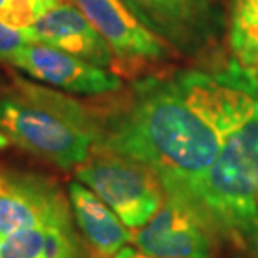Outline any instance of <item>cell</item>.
Wrapping results in <instances>:
<instances>
[{"instance_id": "6da1fadb", "label": "cell", "mask_w": 258, "mask_h": 258, "mask_svg": "<svg viewBox=\"0 0 258 258\" xmlns=\"http://www.w3.org/2000/svg\"><path fill=\"white\" fill-rule=\"evenodd\" d=\"M104 97L91 104L97 124L92 151L146 164L161 179L166 198L178 200L253 111L258 76L233 60L216 72L136 77Z\"/></svg>"}, {"instance_id": "7a4b0ae2", "label": "cell", "mask_w": 258, "mask_h": 258, "mask_svg": "<svg viewBox=\"0 0 258 258\" xmlns=\"http://www.w3.org/2000/svg\"><path fill=\"white\" fill-rule=\"evenodd\" d=\"M0 131L9 143L64 171L84 163L97 139L89 102L20 77L0 89Z\"/></svg>"}, {"instance_id": "3957f363", "label": "cell", "mask_w": 258, "mask_h": 258, "mask_svg": "<svg viewBox=\"0 0 258 258\" xmlns=\"http://www.w3.org/2000/svg\"><path fill=\"white\" fill-rule=\"evenodd\" d=\"M173 201L211 235H223L243 250L258 238V183L238 129L225 139L208 171Z\"/></svg>"}, {"instance_id": "277c9868", "label": "cell", "mask_w": 258, "mask_h": 258, "mask_svg": "<svg viewBox=\"0 0 258 258\" xmlns=\"http://www.w3.org/2000/svg\"><path fill=\"white\" fill-rule=\"evenodd\" d=\"M74 174L129 230H139L146 225L166 200L158 174L146 164L121 154L92 151L74 169Z\"/></svg>"}, {"instance_id": "5b68a950", "label": "cell", "mask_w": 258, "mask_h": 258, "mask_svg": "<svg viewBox=\"0 0 258 258\" xmlns=\"http://www.w3.org/2000/svg\"><path fill=\"white\" fill-rule=\"evenodd\" d=\"M173 52L203 54L218 40L223 19L215 0H124Z\"/></svg>"}, {"instance_id": "8992f818", "label": "cell", "mask_w": 258, "mask_h": 258, "mask_svg": "<svg viewBox=\"0 0 258 258\" xmlns=\"http://www.w3.org/2000/svg\"><path fill=\"white\" fill-rule=\"evenodd\" d=\"M71 201L44 174L0 166V236L72 220Z\"/></svg>"}, {"instance_id": "52a82bcc", "label": "cell", "mask_w": 258, "mask_h": 258, "mask_svg": "<svg viewBox=\"0 0 258 258\" xmlns=\"http://www.w3.org/2000/svg\"><path fill=\"white\" fill-rule=\"evenodd\" d=\"M94 25L116 55L114 72H131L169 57L173 49L153 34L124 0H71ZM121 76V74H119Z\"/></svg>"}, {"instance_id": "ba28073f", "label": "cell", "mask_w": 258, "mask_h": 258, "mask_svg": "<svg viewBox=\"0 0 258 258\" xmlns=\"http://www.w3.org/2000/svg\"><path fill=\"white\" fill-rule=\"evenodd\" d=\"M12 66L42 84L69 94L107 96L124 86L122 77L114 71L40 42L25 44Z\"/></svg>"}, {"instance_id": "9c48e42d", "label": "cell", "mask_w": 258, "mask_h": 258, "mask_svg": "<svg viewBox=\"0 0 258 258\" xmlns=\"http://www.w3.org/2000/svg\"><path fill=\"white\" fill-rule=\"evenodd\" d=\"M210 236L196 216L166 198L158 213L133 233V243L156 258H213Z\"/></svg>"}, {"instance_id": "30bf717a", "label": "cell", "mask_w": 258, "mask_h": 258, "mask_svg": "<svg viewBox=\"0 0 258 258\" xmlns=\"http://www.w3.org/2000/svg\"><path fill=\"white\" fill-rule=\"evenodd\" d=\"M24 34L29 42L47 44L91 64L116 69V55L109 44L72 2L47 9Z\"/></svg>"}, {"instance_id": "8fae6325", "label": "cell", "mask_w": 258, "mask_h": 258, "mask_svg": "<svg viewBox=\"0 0 258 258\" xmlns=\"http://www.w3.org/2000/svg\"><path fill=\"white\" fill-rule=\"evenodd\" d=\"M69 201L82 238L96 258H114L133 241L131 230L119 216L82 183H69Z\"/></svg>"}, {"instance_id": "7c38bea8", "label": "cell", "mask_w": 258, "mask_h": 258, "mask_svg": "<svg viewBox=\"0 0 258 258\" xmlns=\"http://www.w3.org/2000/svg\"><path fill=\"white\" fill-rule=\"evenodd\" d=\"M230 45L236 62L258 74V0H233Z\"/></svg>"}, {"instance_id": "4fadbf2b", "label": "cell", "mask_w": 258, "mask_h": 258, "mask_svg": "<svg viewBox=\"0 0 258 258\" xmlns=\"http://www.w3.org/2000/svg\"><path fill=\"white\" fill-rule=\"evenodd\" d=\"M45 228L0 236V258H44Z\"/></svg>"}, {"instance_id": "5bb4252c", "label": "cell", "mask_w": 258, "mask_h": 258, "mask_svg": "<svg viewBox=\"0 0 258 258\" xmlns=\"http://www.w3.org/2000/svg\"><path fill=\"white\" fill-rule=\"evenodd\" d=\"M47 9H50L47 0H0V20L24 32Z\"/></svg>"}, {"instance_id": "9a60e30c", "label": "cell", "mask_w": 258, "mask_h": 258, "mask_svg": "<svg viewBox=\"0 0 258 258\" xmlns=\"http://www.w3.org/2000/svg\"><path fill=\"white\" fill-rule=\"evenodd\" d=\"M238 134L241 138L245 153L248 156V161L251 164V169H253V174L258 183V101L253 111L250 112V116L238 127Z\"/></svg>"}, {"instance_id": "2e32d148", "label": "cell", "mask_w": 258, "mask_h": 258, "mask_svg": "<svg viewBox=\"0 0 258 258\" xmlns=\"http://www.w3.org/2000/svg\"><path fill=\"white\" fill-rule=\"evenodd\" d=\"M27 42L29 40L22 30L10 27V25L0 20V62L12 66L15 57Z\"/></svg>"}, {"instance_id": "e0dca14e", "label": "cell", "mask_w": 258, "mask_h": 258, "mask_svg": "<svg viewBox=\"0 0 258 258\" xmlns=\"http://www.w3.org/2000/svg\"><path fill=\"white\" fill-rule=\"evenodd\" d=\"M114 258H156V256H151V255L143 253V251H139L138 248L124 246V248H121L119 251H117Z\"/></svg>"}, {"instance_id": "ac0fdd59", "label": "cell", "mask_w": 258, "mask_h": 258, "mask_svg": "<svg viewBox=\"0 0 258 258\" xmlns=\"http://www.w3.org/2000/svg\"><path fill=\"white\" fill-rule=\"evenodd\" d=\"M243 258H258V238L251 241V243L245 248Z\"/></svg>"}, {"instance_id": "d6986e66", "label": "cell", "mask_w": 258, "mask_h": 258, "mask_svg": "<svg viewBox=\"0 0 258 258\" xmlns=\"http://www.w3.org/2000/svg\"><path fill=\"white\" fill-rule=\"evenodd\" d=\"M9 146V139L4 136V133L0 131V149H5Z\"/></svg>"}, {"instance_id": "ffe728a7", "label": "cell", "mask_w": 258, "mask_h": 258, "mask_svg": "<svg viewBox=\"0 0 258 258\" xmlns=\"http://www.w3.org/2000/svg\"><path fill=\"white\" fill-rule=\"evenodd\" d=\"M50 7H54V5H59V4H64V2H71V0H47Z\"/></svg>"}, {"instance_id": "44dd1931", "label": "cell", "mask_w": 258, "mask_h": 258, "mask_svg": "<svg viewBox=\"0 0 258 258\" xmlns=\"http://www.w3.org/2000/svg\"><path fill=\"white\" fill-rule=\"evenodd\" d=\"M255 74H256V72H255ZM256 76H258V74H256Z\"/></svg>"}]
</instances>
